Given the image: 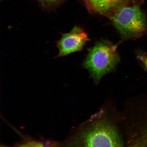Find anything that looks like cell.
Here are the masks:
<instances>
[{
  "mask_svg": "<svg viewBox=\"0 0 147 147\" xmlns=\"http://www.w3.org/2000/svg\"><path fill=\"white\" fill-rule=\"evenodd\" d=\"M127 0H85L91 10L99 13L106 14L117 10Z\"/></svg>",
  "mask_w": 147,
  "mask_h": 147,
  "instance_id": "5",
  "label": "cell"
},
{
  "mask_svg": "<svg viewBox=\"0 0 147 147\" xmlns=\"http://www.w3.org/2000/svg\"><path fill=\"white\" fill-rule=\"evenodd\" d=\"M61 143L49 140H36L27 138L9 147H60Z\"/></svg>",
  "mask_w": 147,
  "mask_h": 147,
  "instance_id": "6",
  "label": "cell"
},
{
  "mask_svg": "<svg viewBox=\"0 0 147 147\" xmlns=\"http://www.w3.org/2000/svg\"><path fill=\"white\" fill-rule=\"evenodd\" d=\"M111 19L116 28L125 39L139 36L147 30L146 15L138 5L119 7L115 11Z\"/></svg>",
  "mask_w": 147,
  "mask_h": 147,
  "instance_id": "2",
  "label": "cell"
},
{
  "mask_svg": "<svg viewBox=\"0 0 147 147\" xmlns=\"http://www.w3.org/2000/svg\"><path fill=\"white\" fill-rule=\"evenodd\" d=\"M1 1H5V0H1Z\"/></svg>",
  "mask_w": 147,
  "mask_h": 147,
  "instance_id": "10",
  "label": "cell"
},
{
  "mask_svg": "<svg viewBox=\"0 0 147 147\" xmlns=\"http://www.w3.org/2000/svg\"><path fill=\"white\" fill-rule=\"evenodd\" d=\"M67 142L80 147H123L116 129L109 123L103 122L94 125L82 136L80 140Z\"/></svg>",
  "mask_w": 147,
  "mask_h": 147,
  "instance_id": "3",
  "label": "cell"
},
{
  "mask_svg": "<svg viewBox=\"0 0 147 147\" xmlns=\"http://www.w3.org/2000/svg\"><path fill=\"white\" fill-rule=\"evenodd\" d=\"M129 147H147V126L141 136Z\"/></svg>",
  "mask_w": 147,
  "mask_h": 147,
  "instance_id": "8",
  "label": "cell"
},
{
  "mask_svg": "<svg viewBox=\"0 0 147 147\" xmlns=\"http://www.w3.org/2000/svg\"><path fill=\"white\" fill-rule=\"evenodd\" d=\"M42 8L47 10H54L61 5L64 0H36Z\"/></svg>",
  "mask_w": 147,
  "mask_h": 147,
  "instance_id": "7",
  "label": "cell"
},
{
  "mask_svg": "<svg viewBox=\"0 0 147 147\" xmlns=\"http://www.w3.org/2000/svg\"><path fill=\"white\" fill-rule=\"evenodd\" d=\"M89 40L88 35L80 27L75 26L70 32L62 34L57 42L59 49L58 57L67 56L81 50Z\"/></svg>",
  "mask_w": 147,
  "mask_h": 147,
  "instance_id": "4",
  "label": "cell"
},
{
  "mask_svg": "<svg viewBox=\"0 0 147 147\" xmlns=\"http://www.w3.org/2000/svg\"><path fill=\"white\" fill-rule=\"evenodd\" d=\"M119 60L116 47L104 40L97 42L89 49L83 66L98 82L105 75L115 69Z\"/></svg>",
  "mask_w": 147,
  "mask_h": 147,
  "instance_id": "1",
  "label": "cell"
},
{
  "mask_svg": "<svg viewBox=\"0 0 147 147\" xmlns=\"http://www.w3.org/2000/svg\"><path fill=\"white\" fill-rule=\"evenodd\" d=\"M138 58L144 64L147 69V54L143 53L138 55Z\"/></svg>",
  "mask_w": 147,
  "mask_h": 147,
  "instance_id": "9",
  "label": "cell"
}]
</instances>
